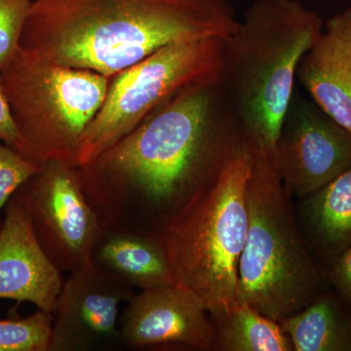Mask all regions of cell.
Instances as JSON below:
<instances>
[{
    "instance_id": "obj_3",
    "label": "cell",
    "mask_w": 351,
    "mask_h": 351,
    "mask_svg": "<svg viewBox=\"0 0 351 351\" xmlns=\"http://www.w3.org/2000/svg\"><path fill=\"white\" fill-rule=\"evenodd\" d=\"M324 23L300 0H254L223 39L221 80L255 149H276L300 62Z\"/></svg>"
},
{
    "instance_id": "obj_21",
    "label": "cell",
    "mask_w": 351,
    "mask_h": 351,
    "mask_svg": "<svg viewBox=\"0 0 351 351\" xmlns=\"http://www.w3.org/2000/svg\"><path fill=\"white\" fill-rule=\"evenodd\" d=\"M330 281L337 294L351 306V245L336 258L330 271Z\"/></svg>"
},
{
    "instance_id": "obj_19",
    "label": "cell",
    "mask_w": 351,
    "mask_h": 351,
    "mask_svg": "<svg viewBox=\"0 0 351 351\" xmlns=\"http://www.w3.org/2000/svg\"><path fill=\"white\" fill-rule=\"evenodd\" d=\"M32 3V0H0V71L20 48Z\"/></svg>"
},
{
    "instance_id": "obj_20",
    "label": "cell",
    "mask_w": 351,
    "mask_h": 351,
    "mask_svg": "<svg viewBox=\"0 0 351 351\" xmlns=\"http://www.w3.org/2000/svg\"><path fill=\"white\" fill-rule=\"evenodd\" d=\"M40 168L0 141V226L2 225L1 212L8 201Z\"/></svg>"
},
{
    "instance_id": "obj_12",
    "label": "cell",
    "mask_w": 351,
    "mask_h": 351,
    "mask_svg": "<svg viewBox=\"0 0 351 351\" xmlns=\"http://www.w3.org/2000/svg\"><path fill=\"white\" fill-rule=\"evenodd\" d=\"M64 280L36 239L17 196L4 208L0 226V300L32 302L53 313Z\"/></svg>"
},
{
    "instance_id": "obj_8",
    "label": "cell",
    "mask_w": 351,
    "mask_h": 351,
    "mask_svg": "<svg viewBox=\"0 0 351 351\" xmlns=\"http://www.w3.org/2000/svg\"><path fill=\"white\" fill-rule=\"evenodd\" d=\"M14 195L58 270L71 272L90 260L101 223L85 195L78 166L45 164Z\"/></svg>"
},
{
    "instance_id": "obj_11",
    "label": "cell",
    "mask_w": 351,
    "mask_h": 351,
    "mask_svg": "<svg viewBox=\"0 0 351 351\" xmlns=\"http://www.w3.org/2000/svg\"><path fill=\"white\" fill-rule=\"evenodd\" d=\"M119 329L129 350L178 345L215 350L213 324L204 302L178 282L136 293L120 313Z\"/></svg>"
},
{
    "instance_id": "obj_14",
    "label": "cell",
    "mask_w": 351,
    "mask_h": 351,
    "mask_svg": "<svg viewBox=\"0 0 351 351\" xmlns=\"http://www.w3.org/2000/svg\"><path fill=\"white\" fill-rule=\"evenodd\" d=\"M90 261L135 289L177 282L162 235L101 225Z\"/></svg>"
},
{
    "instance_id": "obj_16",
    "label": "cell",
    "mask_w": 351,
    "mask_h": 351,
    "mask_svg": "<svg viewBox=\"0 0 351 351\" xmlns=\"http://www.w3.org/2000/svg\"><path fill=\"white\" fill-rule=\"evenodd\" d=\"M302 210L315 241L338 258L351 245V167L304 197Z\"/></svg>"
},
{
    "instance_id": "obj_17",
    "label": "cell",
    "mask_w": 351,
    "mask_h": 351,
    "mask_svg": "<svg viewBox=\"0 0 351 351\" xmlns=\"http://www.w3.org/2000/svg\"><path fill=\"white\" fill-rule=\"evenodd\" d=\"M210 317L214 328L215 350H294L280 323L248 304L237 302L225 313Z\"/></svg>"
},
{
    "instance_id": "obj_5",
    "label": "cell",
    "mask_w": 351,
    "mask_h": 351,
    "mask_svg": "<svg viewBox=\"0 0 351 351\" xmlns=\"http://www.w3.org/2000/svg\"><path fill=\"white\" fill-rule=\"evenodd\" d=\"M253 154V145L247 141L162 234L176 280L199 295L210 316L237 304Z\"/></svg>"
},
{
    "instance_id": "obj_6",
    "label": "cell",
    "mask_w": 351,
    "mask_h": 351,
    "mask_svg": "<svg viewBox=\"0 0 351 351\" xmlns=\"http://www.w3.org/2000/svg\"><path fill=\"white\" fill-rule=\"evenodd\" d=\"M110 78L20 46L0 71L20 136L18 152L43 167L78 166L83 135L107 96Z\"/></svg>"
},
{
    "instance_id": "obj_13",
    "label": "cell",
    "mask_w": 351,
    "mask_h": 351,
    "mask_svg": "<svg viewBox=\"0 0 351 351\" xmlns=\"http://www.w3.org/2000/svg\"><path fill=\"white\" fill-rule=\"evenodd\" d=\"M297 80L323 112L351 133V7L324 23L300 62Z\"/></svg>"
},
{
    "instance_id": "obj_1",
    "label": "cell",
    "mask_w": 351,
    "mask_h": 351,
    "mask_svg": "<svg viewBox=\"0 0 351 351\" xmlns=\"http://www.w3.org/2000/svg\"><path fill=\"white\" fill-rule=\"evenodd\" d=\"M221 78L193 85L80 166L101 225L162 235L246 144Z\"/></svg>"
},
{
    "instance_id": "obj_4",
    "label": "cell",
    "mask_w": 351,
    "mask_h": 351,
    "mask_svg": "<svg viewBox=\"0 0 351 351\" xmlns=\"http://www.w3.org/2000/svg\"><path fill=\"white\" fill-rule=\"evenodd\" d=\"M247 199L237 302L279 322L320 294L321 276L298 230L272 154L255 147Z\"/></svg>"
},
{
    "instance_id": "obj_2",
    "label": "cell",
    "mask_w": 351,
    "mask_h": 351,
    "mask_svg": "<svg viewBox=\"0 0 351 351\" xmlns=\"http://www.w3.org/2000/svg\"><path fill=\"white\" fill-rule=\"evenodd\" d=\"M239 22L228 0H32L20 44L112 77L170 44L225 39Z\"/></svg>"
},
{
    "instance_id": "obj_10",
    "label": "cell",
    "mask_w": 351,
    "mask_h": 351,
    "mask_svg": "<svg viewBox=\"0 0 351 351\" xmlns=\"http://www.w3.org/2000/svg\"><path fill=\"white\" fill-rule=\"evenodd\" d=\"M135 290L90 260L69 272L53 311L50 351L123 350L119 307Z\"/></svg>"
},
{
    "instance_id": "obj_7",
    "label": "cell",
    "mask_w": 351,
    "mask_h": 351,
    "mask_svg": "<svg viewBox=\"0 0 351 351\" xmlns=\"http://www.w3.org/2000/svg\"><path fill=\"white\" fill-rule=\"evenodd\" d=\"M223 44L221 38L170 44L112 76L83 135L78 166L94 160L182 90L221 78Z\"/></svg>"
},
{
    "instance_id": "obj_15",
    "label": "cell",
    "mask_w": 351,
    "mask_h": 351,
    "mask_svg": "<svg viewBox=\"0 0 351 351\" xmlns=\"http://www.w3.org/2000/svg\"><path fill=\"white\" fill-rule=\"evenodd\" d=\"M279 323L295 351H351V306L338 294H319Z\"/></svg>"
},
{
    "instance_id": "obj_9",
    "label": "cell",
    "mask_w": 351,
    "mask_h": 351,
    "mask_svg": "<svg viewBox=\"0 0 351 351\" xmlns=\"http://www.w3.org/2000/svg\"><path fill=\"white\" fill-rule=\"evenodd\" d=\"M272 156L287 195L304 198L351 167V133L295 89Z\"/></svg>"
},
{
    "instance_id": "obj_18",
    "label": "cell",
    "mask_w": 351,
    "mask_h": 351,
    "mask_svg": "<svg viewBox=\"0 0 351 351\" xmlns=\"http://www.w3.org/2000/svg\"><path fill=\"white\" fill-rule=\"evenodd\" d=\"M52 325L53 313L40 309L0 319V351H50Z\"/></svg>"
},
{
    "instance_id": "obj_22",
    "label": "cell",
    "mask_w": 351,
    "mask_h": 351,
    "mask_svg": "<svg viewBox=\"0 0 351 351\" xmlns=\"http://www.w3.org/2000/svg\"><path fill=\"white\" fill-rule=\"evenodd\" d=\"M0 141L4 144L18 151L20 145V136L17 126L14 121L10 105L7 99L3 85L0 80Z\"/></svg>"
}]
</instances>
